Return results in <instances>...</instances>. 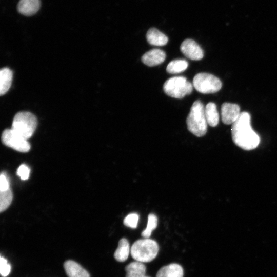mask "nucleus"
I'll return each mask as SVG.
<instances>
[{"label":"nucleus","instance_id":"f257e3e1","mask_svg":"<svg viewBox=\"0 0 277 277\" xmlns=\"http://www.w3.org/2000/svg\"><path fill=\"white\" fill-rule=\"evenodd\" d=\"M232 138L234 143L241 148L250 150L256 148L260 139L250 125V115L247 112L241 113L238 118L232 124Z\"/></svg>","mask_w":277,"mask_h":277},{"label":"nucleus","instance_id":"f03ea898","mask_svg":"<svg viewBox=\"0 0 277 277\" xmlns=\"http://www.w3.org/2000/svg\"><path fill=\"white\" fill-rule=\"evenodd\" d=\"M188 130L198 137L204 136L207 132V122L205 114V107L200 100L192 104L186 119Z\"/></svg>","mask_w":277,"mask_h":277},{"label":"nucleus","instance_id":"7ed1b4c3","mask_svg":"<svg viewBox=\"0 0 277 277\" xmlns=\"http://www.w3.org/2000/svg\"><path fill=\"white\" fill-rule=\"evenodd\" d=\"M159 249L156 241L149 238H144L136 241L132 244L130 254L136 261L147 263L155 258Z\"/></svg>","mask_w":277,"mask_h":277},{"label":"nucleus","instance_id":"20e7f679","mask_svg":"<svg viewBox=\"0 0 277 277\" xmlns=\"http://www.w3.org/2000/svg\"><path fill=\"white\" fill-rule=\"evenodd\" d=\"M37 124V119L34 114L27 111H21L14 116L11 129L28 140L33 134Z\"/></svg>","mask_w":277,"mask_h":277},{"label":"nucleus","instance_id":"39448f33","mask_svg":"<svg viewBox=\"0 0 277 277\" xmlns=\"http://www.w3.org/2000/svg\"><path fill=\"white\" fill-rule=\"evenodd\" d=\"M193 85L184 76H174L168 79L164 84L163 90L168 96L182 98L191 93Z\"/></svg>","mask_w":277,"mask_h":277},{"label":"nucleus","instance_id":"423d86ee","mask_svg":"<svg viewBox=\"0 0 277 277\" xmlns=\"http://www.w3.org/2000/svg\"><path fill=\"white\" fill-rule=\"evenodd\" d=\"M193 86L199 92L204 94L213 93L219 91L222 83L215 76L207 73H199L193 80Z\"/></svg>","mask_w":277,"mask_h":277},{"label":"nucleus","instance_id":"0eeeda50","mask_svg":"<svg viewBox=\"0 0 277 277\" xmlns=\"http://www.w3.org/2000/svg\"><path fill=\"white\" fill-rule=\"evenodd\" d=\"M27 140L12 129L5 130L2 135V141L4 145L21 152L30 150V145Z\"/></svg>","mask_w":277,"mask_h":277},{"label":"nucleus","instance_id":"6e6552de","mask_svg":"<svg viewBox=\"0 0 277 277\" xmlns=\"http://www.w3.org/2000/svg\"><path fill=\"white\" fill-rule=\"evenodd\" d=\"M180 50L187 57L192 60H200L204 56L201 47L191 39L184 40L181 45Z\"/></svg>","mask_w":277,"mask_h":277},{"label":"nucleus","instance_id":"1a4fd4ad","mask_svg":"<svg viewBox=\"0 0 277 277\" xmlns=\"http://www.w3.org/2000/svg\"><path fill=\"white\" fill-rule=\"evenodd\" d=\"M240 114V108L238 105L230 103H224L222 105V120L225 124H232Z\"/></svg>","mask_w":277,"mask_h":277},{"label":"nucleus","instance_id":"9d476101","mask_svg":"<svg viewBox=\"0 0 277 277\" xmlns=\"http://www.w3.org/2000/svg\"><path fill=\"white\" fill-rule=\"evenodd\" d=\"M166 58L165 53L159 49H151L143 55L142 61L146 65L153 67L162 63Z\"/></svg>","mask_w":277,"mask_h":277},{"label":"nucleus","instance_id":"9b49d317","mask_svg":"<svg viewBox=\"0 0 277 277\" xmlns=\"http://www.w3.org/2000/svg\"><path fill=\"white\" fill-rule=\"evenodd\" d=\"M40 6V0H20L17 5V10L24 15L31 16L38 11Z\"/></svg>","mask_w":277,"mask_h":277},{"label":"nucleus","instance_id":"f8f14e48","mask_svg":"<svg viewBox=\"0 0 277 277\" xmlns=\"http://www.w3.org/2000/svg\"><path fill=\"white\" fill-rule=\"evenodd\" d=\"M64 268L68 277H90L88 272L74 261L65 262Z\"/></svg>","mask_w":277,"mask_h":277},{"label":"nucleus","instance_id":"ddd939ff","mask_svg":"<svg viewBox=\"0 0 277 277\" xmlns=\"http://www.w3.org/2000/svg\"><path fill=\"white\" fill-rule=\"evenodd\" d=\"M182 267L176 263H171L161 268L156 277H183Z\"/></svg>","mask_w":277,"mask_h":277},{"label":"nucleus","instance_id":"4468645a","mask_svg":"<svg viewBox=\"0 0 277 277\" xmlns=\"http://www.w3.org/2000/svg\"><path fill=\"white\" fill-rule=\"evenodd\" d=\"M146 39L150 44L156 46H164L168 41L167 36L155 28H151L148 30Z\"/></svg>","mask_w":277,"mask_h":277},{"label":"nucleus","instance_id":"2eb2a0df","mask_svg":"<svg viewBox=\"0 0 277 277\" xmlns=\"http://www.w3.org/2000/svg\"><path fill=\"white\" fill-rule=\"evenodd\" d=\"M146 270V268L143 263L133 262L125 267L126 277H144Z\"/></svg>","mask_w":277,"mask_h":277},{"label":"nucleus","instance_id":"dca6fc26","mask_svg":"<svg viewBox=\"0 0 277 277\" xmlns=\"http://www.w3.org/2000/svg\"><path fill=\"white\" fill-rule=\"evenodd\" d=\"M13 78L12 71L8 68H4L0 71V94L3 95L10 89Z\"/></svg>","mask_w":277,"mask_h":277},{"label":"nucleus","instance_id":"f3484780","mask_svg":"<svg viewBox=\"0 0 277 277\" xmlns=\"http://www.w3.org/2000/svg\"><path fill=\"white\" fill-rule=\"evenodd\" d=\"M130 250L128 240L125 238L121 239L114 253L115 259L118 262H125L128 258Z\"/></svg>","mask_w":277,"mask_h":277},{"label":"nucleus","instance_id":"a211bd4d","mask_svg":"<svg viewBox=\"0 0 277 277\" xmlns=\"http://www.w3.org/2000/svg\"><path fill=\"white\" fill-rule=\"evenodd\" d=\"M205 114L207 124L211 127H215L219 121V115L216 106L213 102L208 103L205 108Z\"/></svg>","mask_w":277,"mask_h":277},{"label":"nucleus","instance_id":"6ab92c4d","mask_svg":"<svg viewBox=\"0 0 277 277\" xmlns=\"http://www.w3.org/2000/svg\"><path fill=\"white\" fill-rule=\"evenodd\" d=\"M188 66V63L183 59H177L171 61L166 67V71L171 74H176L184 71Z\"/></svg>","mask_w":277,"mask_h":277},{"label":"nucleus","instance_id":"aec40b11","mask_svg":"<svg viewBox=\"0 0 277 277\" xmlns=\"http://www.w3.org/2000/svg\"><path fill=\"white\" fill-rule=\"evenodd\" d=\"M157 225V216L153 213L149 214L146 229L141 233L144 238H149L152 232L156 228Z\"/></svg>","mask_w":277,"mask_h":277},{"label":"nucleus","instance_id":"412c9836","mask_svg":"<svg viewBox=\"0 0 277 277\" xmlns=\"http://www.w3.org/2000/svg\"><path fill=\"white\" fill-rule=\"evenodd\" d=\"M13 194L12 191L9 189L0 191V211L3 212L8 208L12 202Z\"/></svg>","mask_w":277,"mask_h":277},{"label":"nucleus","instance_id":"4be33fe9","mask_svg":"<svg viewBox=\"0 0 277 277\" xmlns=\"http://www.w3.org/2000/svg\"><path fill=\"white\" fill-rule=\"evenodd\" d=\"M139 219V216L136 213H131L128 214L124 220V224L131 228H136Z\"/></svg>","mask_w":277,"mask_h":277},{"label":"nucleus","instance_id":"5701e85b","mask_svg":"<svg viewBox=\"0 0 277 277\" xmlns=\"http://www.w3.org/2000/svg\"><path fill=\"white\" fill-rule=\"evenodd\" d=\"M11 271V266L7 260L2 256L0 259V273L3 277L7 276Z\"/></svg>","mask_w":277,"mask_h":277},{"label":"nucleus","instance_id":"b1692460","mask_svg":"<svg viewBox=\"0 0 277 277\" xmlns=\"http://www.w3.org/2000/svg\"><path fill=\"white\" fill-rule=\"evenodd\" d=\"M30 170L25 164L19 166L17 170V175L23 180H26L29 177Z\"/></svg>","mask_w":277,"mask_h":277},{"label":"nucleus","instance_id":"393cba45","mask_svg":"<svg viewBox=\"0 0 277 277\" xmlns=\"http://www.w3.org/2000/svg\"><path fill=\"white\" fill-rule=\"evenodd\" d=\"M9 182L6 174L2 173L0 176V191H3L9 189Z\"/></svg>","mask_w":277,"mask_h":277},{"label":"nucleus","instance_id":"a878e982","mask_svg":"<svg viewBox=\"0 0 277 277\" xmlns=\"http://www.w3.org/2000/svg\"><path fill=\"white\" fill-rule=\"evenodd\" d=\"M144 277H148V276H144Z\"/></svg>","mask_w":277,"mask_h":277}]
</instances>
